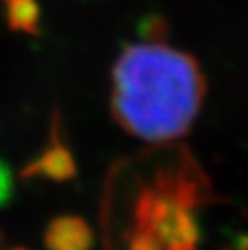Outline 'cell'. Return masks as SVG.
Here are the masks:
<instances>
[{
    "instance_id": "6da1fadb",
    "label": "cell",
    "mask_w": 248,
    "mask_h": 250,
    "mask_svg": "<svg viewBox=\"0 0 248 250\" xmlns=\"http://www.w3.org/2000/svg\"><path fill=\"white\" fill-rule=\"evenodd\" d=\"M205 76L197 61L162 41L129 45L111 70V113L146 143L182 139L199 115Z\"/></svg>"
}]
</instances>
